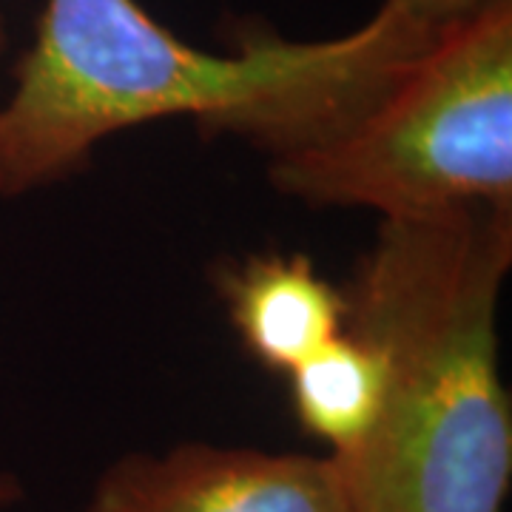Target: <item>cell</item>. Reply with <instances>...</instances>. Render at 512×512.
I'll return each mask as SVG.
<instances>
[{
    "label": "cell",
    "mask_w": 512,
    "mask_h": 512,
    "mask_svg": "<svg viewBox=\"0 0 512 512\" xmlns=\"http://www.w3.org/2000/svg\"><path fill=\"white\" fill-rule=\"evenodd\" d=\"M510 265L512 211L382 220L345 285V328L387 362L373 430L333 456L350 512H504L512 407L498 305Z\"/></svg>",
    "instance_id": "1"
},
{
    "label": "cell",
    "mask_w": 512,
    "mask_h": 512,
    "mask_svg": "<svg viewBox=\"0 0 512 512\" xmlns=\"http://www.w3.org/2000/svg\"><path fill=\"white\" fill-rule=\"evenodd\" d=\"M365 32L296 43L245 29L194 49L137 0H46L0 106V197L60 183L106 137L188 114L271 154L313 143L365 103Z\"/></svg>",
    "instance_id": "2"
},
{
    "label": "cell",
    "mask_w": 512,
    "mask_h": 512,
    "mask_svg": "<svg viewBox=\"0 0 512 512\" xmlns=\"http://www.w3.org/2000/svg\"><path fill=\"white\" fill-rule=\"evenodd\" d=\"M271 183L382 220L512 211V0L453 29L365 111L274 154Z\"/></svg>",
    "instance_id": "3"
},
{
    "label": "cell",
    "mask_w": 512,
    "mask_h": 512,
    "mask_svg": "<svg viewBox=\"0 0 512 512\" xmlns=\"http://www.w3.org/2000/svg\"><path fill=\"white\" fill-rule=\"evenodd\" d=\"M86 512H350V501L333 456L188 441L117 458Z\"/></svg>",
    "instance_id": "4"
},
{
    "label": "cell",
    "mask_w": 512,
    "mask_h": 512,
    "mask_svg": "<svg viewBox=\"0 0 512 512\" xmlns=\"http://www.w3.org/2000/svg\"><path fill=\"white\" fill-rule=\"evenodd\" d=\"M231 325L256 362L291 373L345 330V288L302 254L251 256L220 279Z\"/></svg>",
    "instance_id": "5"
},
{
    "label": "cell",
    "mask_w": 512,
    "mask_h": 512,
    "mask_svg": "<svg viewBox=\"0 0 512 512\" xmlns=\"http://www.w3.org/2000/svg\"><path fill=\"white\" fill-rule=\"evenodd\" d=\"M293 413L330 456L356 450L382 413L387 362L376 342L345 328L288 373Z\"/></svg>",
    "instance_id": "6"
},
{
    "label": "cell",
    "mask_w": 512,
    "mask_h": 512,
    "mask_svg": "<svg viewBox=\"0 0 512 512\" xmlns=\"http://www.w3.org/2000/svg\"><path fill=\"white\" fill-rule=\"evenodd\" d=\"M501 0H384L367 20L373 55L387 77L404 72L441 37L470 23Z\"/></svg>",
    "instance_id": "7"
},
{
    "label": "cell",
    "mask_w": 512,
    "mask_h": 512,
    "mask_svg": "<svg viewBox=\"0 0 512 512\" xmlns=\"http://www.w3.org/2000/svg\"><path fill=\"white\" fill-rule=\"evenodd\" d=\"M20 498H23V487H20L18 478L9 476V473H0V510L18 504Z\"/></svg>",
    "instance_id": "8"
},
{
    "label": "cell",
    "mask_w": 512,
    "mask_h": 512,
    "mask_svg": "<svg viewBox=\"0 0 512 512\" xmlns=\"http://www.w3.org/2000/svg\"><path fill=\"white\" fill-rule=\"evenodd\" d=\"M3 46H6V29H3V15H0V52H3Z\"/></svg>",
    "instance_id": "9"
}]
</instances>
